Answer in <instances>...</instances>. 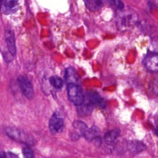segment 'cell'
Masks as SVG:
<instances>
[{
    "mask_svg": "<svg viewBox=\"0 0 158 158\" xmlns=\"http://www.w3.org/2000/svg\"><path fill=\"white\" fill-rule=\"evenodd\" d=\"M81 132L83 134L85 138L89 140L93 139V138H96L99 134V131L96 128L93 127L91 128H88L86 126H85L81 130Z\"/></svg>",
    "mask_w": 158,
    "mask_h": 158,
    "instance_id": "7c38bea8",
    "label": "cell"
},
{
    "mask_svg": "<svg viewBox=\"0 0 158 158\" xmlns=\"http://www.w3.org/2000/svg\"><path fill=\"white\" fill-rule=\"evenodd\" d=\"M5 38L7 47L9 53L14 56L16 53V46L14 31L11 29H7L5 31Z\"/></svg>",
    "mask_w": 158,
    "mask_h": 158,
    "instance_id": "ba28073f",
    "label": "cell"
},
{
    "mask_svg": "<svg viewBox=\"0 0 158 158\" xmlns=\"http://www.w3.org/2000/svg\"><path fill=\"white\" fill-rule=\"evenodd\" d=\"M110 4L119 10L124 9V5L121 0H111Z\"/></svg>",
    "mask_w": 158,
    "mask_h": 158,
    "instance_id": "e0dca14e",
    "label": "cell"
},
{
    "mask_svg": "<svg viewBox=\"0 0 158 158\" xmlns=\"http://www.w3.org/2000/svg\"><path fill=\"white\" fill-rule=\"evenodd\" d=\"M120 135V130L118 129H114L107 131L104 135L105 141L107 144L113 143Z\"/></svg>",
    "mask_w": 158,
    "mask_h": 158,
    "instance_id": "8fae6325",
    "label": "cell"
},
{
    "mask_svg": "<svg viewBox=\"0 0 158 158\" xmlns=\"http://www.w3.org/2000/svg\"><path fill=\"white\" fill-rule=\"evenodd\" d=\"M64 127V121L62 118L57 113H54L50 118L49 128L50 131L53 133H59L62 131Z\"/></svg>",
    "mask_w": 158,
    "mask_h": 158,
    "instance_id": "8992f818",
    "label": "cell"
},
{
    "mask_svg": "<svg viewBox=\"0 0 158 158\" xmlns=\"http://www.w3.org/2000/svg\"><path fill=\"white\" fill-rule=\"evenodd\" d=\"M88 98L89 101L93 104H96L101 106L104 104L102 98L97 92H90L88 94Z\"/></svg>",
    "mask_w": 158,
    "mask_h": 158,
    "instance_id": "4fadbf2b",
    "label": "cell"
},
{
    "mask_svg": "<svg viewBox=\"0 0 158 158\" xmlns=\"http://www.w3.org/2000/svg\"><path fill=\"white\" fill-rule=\"evenodd\" d=\"M49 82L52 86H53L56 89H60L63 86L62 80L57 76L51 77L49 78Z\"/></svg>",
    "mask_w": 158,
    "mask_h": 158,
    "instance_id": "5bb4252c",
    "label": "cell"
},
{
    "mask_svg": "<svg viewBox=\"0 0 158 158\" xmlns=\"http://www.w3.org/2000/svg\"><path fill=\"white\" fill-rule=\"evenodd\" d=\"M138 19L137 15L131 10H120L116 17V25L120 30H125L135 25Z\"/></svg>",
    "mask_w": 158,
    "mask_h": 158,
    "instance_id": "6da1fadb",
    "label": "cell"
},
{
    "mask_svg": "<svg viewBox=\"0 0 158 158\" xmlns=\"http://www.w3.org/2000/svg\"><path fill=\"white\" fill-rule=\"evenodd\" d=\"M19 8V0H0V10L7 15L15 12Z\"/></svg>",
    "mask_w": 158,
    "mask_h": 158,
    "instance_id": "5b68a950",
    "label": "cell"
},
{
    "mask_svg": "<svg viewBox=\"0 0 158 158\" xmlns=\"http://www.w3.org/2000/svg\"><path fill=\"white\" fill-rule=\"evenodd\" d=\"M86 8L91 11L98 10L104 4L106 0H84Z\"/></svg>",
    "mask_w": 158,
    "mask_h": 158,
    "instance_id": "9c48e42d",
    "label": "cell"
},
{
    "mask_svg": "<svg viewBox=\"0 0 158 158\" xmlns=\"http://www.w3.org/2000/svg\"><path fill=\"white\" fill-rule=\"evenodd\" d=\"M67 94L70 101L76 106H80L84 101V95L81 87L76 83H69Z\"/></svg>",
    "mask_w": 158,
    "mask_h": 158,
    "instance_id": "7a4b0ae2",
    "label": "cell"
},
{
    "mask_svg": "<svg viewBox=\"0 0 158 158\" xmlns=\"http://www.w3.org/2000/svg\"><path fill=\"white\" fill-rule=\"evenodd\" d=\"M1 158H19V157L12 152H5L1 155Z\"/></svg>",
    "mask_w": 158,
    "mask_h": 158,
    "instance_id": "ac0fdd59",
    "label": "cell"
},
{
    "mask_svg": "<svg viewBox=\"0 0 158 158\" xmlns=\"http://www.w3.org/2000/svg\"><path fill=\"white\" fill-rule=\"evenodd\" d=\"M65 78L69 83H76L78 81V77L75 70L72 67L67 69L65 73Z\"/></svg>",
    "mask_w": 158,
    "mask_h": 158,
    "instance_id": "30bf717a",
    "label": "cell"
},
{
    "mask_svg": "<svg viewBox=\"0 0 158 158\" xmlns=\"http://www.w3.org/2000/svg\"><path fill=\"white\" fill-rule=\"evenodd\" d=\"M22 153L26 158H33L34 157L32 149L28 146H26L22 149Z\"/></svg>",
    "mask_w": 158,
    "mask_h": 158,
    "instance_id": "2e32d148",
    "label": "cell"
},
{
    "mask_svg": "<svg viewBox=\"0 0 158 158\" xmlns=\"http://www.w3.org/2000/svg\"><path fill=\"white\" fill-rule=\"evenodd\" d=\"M155 133H156V134L158 136V128L156 129V130H155Z\"/></svg>",
    "mask_w": 158,
    "mask_h": 158,
    "instance_id": "d6986e66",
    "label": "cell"
},
{
    "mask_svg": "<svg viewBox=\"0 0 158 158\" xmlns=\"http://www.w3.org/2000/svg\"><path fill=\"white\" fill-rule=\"evenodd\" d=\"M6 133L9 137L15 140H17L24 143L30 142L29 137L27 135H26L25 133L22 132L21 131L15 128H7L6 130Z\"/></svg>",
    "mask_w": 158,
    "mask_h": 158,
    "instance_id": "52a82bcc",
    "label": "cell"
},
{
    "mask_svg": "<svg viewBox=\"0 0 158 158\" xmlns=\"http://www.w3.org/2000/svg\"><path fill=\"white\" fill-rule=\"evenodd\" d=\"M145 67L150 72H158V53L151 52L148 53L143 61Z\"/></svg>",
    "mask_w": 158,
    "mask_h": 158,
    "instance_id": "277c9868",
    "label": "cell"
},
{
    "mask_svg": "<svg viewBox=\"0 0 158 158\" xmlns=\"http://www.w3.org/2000/svg\"><path fill=\"white\" fill-rule=\"evenodd\" d=\"M18 82L23 94L28 99L33 98L34 96L33 87L28 78L25 76H20L18 78Z\"/></svg>",
    "mask_w": 158,
    "mask_h": 158,
    "instance_id": "3957f363",
    "label": "cell"
},
{
    "mask_svg": "<svg viewBox=\"0 0 158 158\" xmlns=\"http://www.w3.org/2000/svg\"><path fill=\"white\" fill-rule=\"evenodd\" d=\"M130 146H131V149H133L135 150V151H140L141 150L145 148V146L144 144H143L141 143L140 142H133L131 143L130 144Z\"/></svg>",
    "mask_w": 158,
    "mask_h": 158,
    "instance_id": "9a60e30c",
    "label": "cell"
}]
</instances>
